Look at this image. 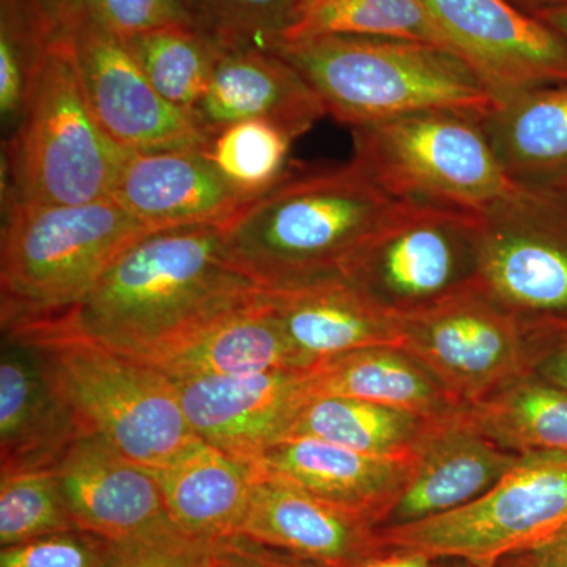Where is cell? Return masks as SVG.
<instances>
[{"label":"cell","instance_id":"cell-4","mask_svg":"<svg viewBox=\"0 0 567 567\" xmlns=\"http://www.w3.org/2000/svg\"><path fill=\"white\" fill-rule=\"evenodd\" d=\"M148 230L114 199L9 204L0 241L3 333L14 338L66 311Z\"/></svg>","mask_w":567,"mask_h":567},{"label":"cell","instance_id":"cell-3","mask_svg":"<svg viewBox=\"0 0 567 567\" xmlns=\"http://www.w3.org/2000/svg\"><path fill=\"white\" fill-rule=\"evenodd\" d=\"M268 50L289 62L350 128L429 111L483 121L502 104L454 52L417 41L322 35L276 41Z\"/></svg>","mask_w":567,"mask_h":567},{"label":"cell","instance_id":"cell-38","mask_svg":"<svg viewBox=\"0 0 567 567\" xmlns=\"http://www.w3.org/2000/svg\"><path fill=\"white\" fill-rule=\"evenodd\" d=\"M544 324H548L557 331L559 342L544 360V363L540 364V377L550 385L557 386L567 393V323Z\"/></svg>","mask_w":567,"mask_h":567},{"label":"cell","instance_id":"cell-25","mask_svg":"<svg viewBox=\"0 0 567 567\" xmlns=\"http://www.w3.org/2000/svg\"><path fill=\"white\" fill-rule=\"evenodd\" d=\"M309 390L312 399H358L424 417H445L465 406L415 357L391 346L317 361L309 369Z\"/></svg>","mask_w":567,"mask_h":567},{"label":"cell","instance_id":"cell-43","mask_svg":"<svg viewBox=\"0 0 567 567\" xmlns=\"http://www.w3.org/2000/svg\"><path fill=\"white\" fill-rule=\"evenodd\" d=\"M502 567H533L529 565L528 559L525 557L522 558H506L505 565Z\"/></svg>","mask_w":567,"mask_h":567},{"label":"cell","instance_id":"cell-34","mask_svg":"<svg viewBox=\"0 0 567 567\" xmlns=\"http://www.w3.org/2000/svg\"><path fill=\"white\" fill-rule=\"evenodd\" d=\"M213 543L182 532L167 518L141 535L112 543L103 567H213Z\"/></svg>","mask_w":567,"mask_h":567},{"label":"cell","instance_id":"cell-36","mask_svg":"<svg viewBox=\"0 0 567 567\" xmlns=\"http://www.w3.org/2000/svg\"><path fill=\"white\" fill-rule=\"evenodd\" d=\"M112 540L76 528L2 547L0 567H103Z\"/></svg>","mask_w":567,"mask_h":567},{"label":"cell","instance_id":"cell-5","mask_svg":"<svg viewBox=\"0 0 567 567\" xmlns=\"http://www.w3.org/2000/svg\"><path fill=\"white\" fill-rule=\"evenodd\" d=\"M130 148L92 111L73 41H47L20 126L7 151L9 204L76 205L111 199Z\"/></svg>","mask_w":567,"mask_h":567},{"label":"cell","instance_id":"cell-13","mask_svg":"<svg viewBox=\"0 0 567 567\" xmlns=\"http://www.w3.org/2000/svg\"><path fill=\"white\" fill-rule=\"evenodd\" d=\"M451 48L503 102L567 84V40L511 0H421Z\"/></svg>","mask_w":567,"mask_h":567},{"label":"cell","instance_id":"cell-27","mask_svg":"<svg viewBox=\"0 0 567 567\" xmlns=\"http://www.w3.org/2000/svg\"><path fill=\"white\" fill-rule=\"evenodd\" d=\"M436 420L358 399L319 398L301 410L289 436H311L368 456L413 457Z\"/></svg>","mask_w":567,"mask_h":567},{"label":"cell","instance_id":"cell-37","mask_svg":"<svg viewBox=\"0 0 567 567\" xmlns=\"http://www.w3.org/2000/svg\"><path fill=\"white\" fill-rule=\"evenodd\" d=\"M213 567H324L281 550L257 543L251 537L235 535L213 543Z\"/></svg>","mask_w":567,"mask_h":567},{"label":"cell","instance_id":"cell-18","mask_svg":"<svg viewBox=\"0 0 567 567\" xmlns=\"http://www.w3.org/2000/svg\"><path fill=\"white\" fill-rule=\"evenodd\" d=\"M194 115L213 136L233 123L268 121L300 137L327 110L305 78L276 52L223 39L210 84Z\"/></svg>","mask_w":567,"mask_h":567},{"label":"cell","instance_id":"cell-41","mask_svg":"<svg viewBox=\"0 0 567 567\" xmlns=\"http://www.w3.org/2000/svg\"><path fill=\"white\" fill-rule=\"evenodd\" d=\"M567 40V2L529 11Z\"/></svg>","mask_w":567,"mask_h":567},{"label":"cell","instance_id":"cell-35","mask_svg":"<svg viewBox=\"0 0 567 567\" xmlns=\"http://www.w3.org/2000/svg\"><path fill=\"white\" fill-rule=\"evenodd\" d=\"M221 39L270 48L292 24L297 0H189Z\"/></svg>","mask_w":567,"mask_h":567},{"label":"cell","instance_id":"cell-19","mask_svg":"<svg viewBox=\"0 0 567 567\" xmlns=\"http://www.w3.org/2000/svg\"><path fill=\"white\" fill-rule=\"evenodd\" d=\"M324 567H358L383 554L379 528L257 470L240 533Z\"/></svg>","mask_w":567,"mask_h":567},{"label":"cell","instance_id":"cell-30","mask_svg":"<svg viewBox=\"0 0 567 567\" xmlns=\"http://www.w3.org/2000/svg\"><path fill=\"white\" fill-rule=\"evenodd\" d=\"M123 41L156 92L194 114L210 84L221 37L199 25H171Z\"/></svg>","mask_w":567,"mask_h":567},{"label":"cell","instance_id":"cell-10","mask_svg":"<svg viewBox=\"0 0 567 567\" xmlns=\"http://www.w3.org/2000/svg\"><path fill=\"white\" fill-rule=\"evenodd\" d=\"M481 218L483 289L517 317L567 323V193L520 186Z\"/></svg>","mask_w":567,"mask_h":567},{"label":"cell","instance_id":"cell-17","mask_svg":"<svg viewBox=\"0 0 567 567\" xmlns=\"http://www.w3.org/2000/svg\"><path fill=\"white\" fill-rule=\"evenodd\" d=\"M52 472L78 528L112 543L169 518L151 470L92 432L78 439Z\"/></svg>","mask_w":567,"mask_h":567},{"label":"cell","instance_id":"cell-15","mask_svg":"<svg viewBox=\"0 0 567 567\" xmlns=\"http://www.w3.org/2000/svg\"><path fill=\"white\" fill-rule=\"evenodd\" d=\"M111 199L151 230L223 227L256 200L230 185L199 148L133 151Z\"/></svg>","mask_w":567,"mask_h":567},{"label":"cell","instance_id":"cell-44","mask_svg":"<svg viewBox=\"0 0 567 567\" xmlns=\"http://www.w3.org/2000/svg\"><path fill=\"white\" fill-rule=\"evenodd\" d=\"M554 188H559V189H563V192H566V193H567V182H566V183H563V185L554 186Z\"/></svg>","mask_w":567,"mask_h":567},{"label":"cell","instance_id":"cell-12","mask_svg":"<svg viewBox=\"0 0 567 567\" xmlns=\"http://www.w3.org/2000/svg\"><path fill=\"white\" fill-rule=\"evenodd\" d=\"M92 111L112 140L136 152L210 145L213 134L193 112L163 99L121 37L92 21L66 28Z\"/></svg>","mask_w":567,"mask_h":567},{"label":"cell","instance_id":"cell-6","mask_svg":"<svg viewBox=\"0 0 567 567\" xmlns=\"http://www.w3.org/2000/svg\"><path fill=\"white\" fill-rule=\"evenodd\" d=\"M21 344L31 347L48 382L85 429L134 464L159 468L199 439L186 421L174 380L152 365L78 339Z\"/></svg>","mask_w":567,"mask_h":567},{"label":"cell","instance_id":"cell-45","mask_svg":"<svg viewBox=\"0 0 567 567\" xmlns=\"http://www.w3.org/2000/svg\"><path fill=\"white\" fill-rule=\"evenodd\" d=\"M462 567H473V566L466 565V563H462Z\"/></svg>","mask_w":567,"mask_h":567},{"label":"cell","instance_id":"cell-28","mask_svg":"<svg viewBox=\"0 0 567 567\" xmlns=\"http://www.w3.org/2000/svg\"><path fill=\"white\" fill-rule=\"evenodd\" d=\"M466 416L488 439L513 453L567 454V393L543 379H525L502 388Z\"/></svg>","mask_w":567,"mask_h":567},{"label":"cell","instance_id":"cell-14","mask_svg":"<svg viewBox=\"0 0 567 567\" xmlns=\"http://www.w3.org/2000/svg\"><path fill=\"white\" fill-rule=\"evenodd\" d=\"M309 369L210 377L175 386L194 434L254 464L290 435L301 410L312 401Z\"/></svg>","mask_w":567,"mask_h":567},{"label":"cell","instance_id":"cell-33","mask_svg":"<svg viewBox=\"0 0 567 567\" xmlns=\"http://www.w3.org/2000/svg\"><path fill=\"white\" fill-rule=\"evenodd\" d=\"M52 9L47 22L54 31L92 21L122 40L171 25H199L183 0H55Z\"/></svg>","mask_w":567,"mask_h":567},{"label":"cell","instance_id":"cell-8","mask_svg":"<svg viewBox=\"0 0 567 567\" xmlns=\"http://www.w3.org/2000/svg\"><path fill=\"white\" fill-rule=\"evenodd\" d=\"M567 524V454L525 453L473 502L412 524L379 528L385 550L495 567Z\"/></svg>","mask_w":567,"mask_h":567},{"label":"cell","instance_id":"cell-2","mask_svg":"<svg viewBox=\"0 0 567 567\" xmlns=\"http://www.w3.org/2000/svg\"><path fill=\"white\" fill-rule=\"evenodd\" d=\"M402 200L352 159L284 178L223 226L224 248L264 289L341 276Z\"/></svg>","mask_w":567,"mask_h":567},{"label":"cell","instance_id":"cell-20","mask_svg":"<svg viewBox=\"0 0 567 567\" xmlns=\"http://www.w3.org/2000/svg\"><path fill=\"white\" fill-rule=\"evenodd\" d=\"M413 457H377L311 436H289L254 462L264 475L382 527L402 491Z\"/></svg>","mask_w":567,"mask_h":567},{"label":"cell","instance_id":"cell-31","mask_svg":"<svg viewBox=\"0 0 567 567\" xmlns=\"http://www.w3.org/2000/svg\"><path fill=\"white\" fill-rule=\"evenodd\" d=\"M295 140L298 137L278 123L246 121L219 130L205 152L230 185L259 199L286 178Z\"/></svg>","mask_w":567,"mask_h":567},{"label":"cell","instance_id":"cell-11","mask_svg":"<svg viewBox=\"0 0 567 567\" xmlns=\"http://www.w3.org/2000/svg\"><path fill=\"white\" fill-rule=\"evenodd\" d=\"M401 316L402 349L461 404H477L524 377L520 320L481 282Z\"/></svg>","mask_w":567,"mask_h":567},{"label":"cell","instance_id":"cell-29","mask_svg":"<svg viewBox=\"0 0 567 567\" xmlns=\"http://www.w3.org/2000/svg\"><path fill=\"white\" fill-rule=\"evenodd\" d=\"M322 35L410 40L454 52L421 0H297L292 24L278 41Z\"/></svg>","mask_w":567,"mask_h":567},{"label":"cell","instance_id":"cell-42","mask_svg":"<svg viewBox=\"0 0 567 567\" xmlns=\"http://www.w3.org/2000/svg\"><path fill=\"white\" fill-rule=\"evenodd\" d=\"M516 3L520 9L533 11L537 9H544V7L558 6V3H565L567 0H511Z\"/></svg>","mask_w":567,"mask_h":567},{"label":"cell","instance_id":"cell-1","mask_svg":"<svg viewBox=\"0 0 567 567\" xmlns=\"http://www.w3.org/2000/svg\"><path fill=\"white\" fill-rule=\"evenodd\" d=\"M262 292L227 256L221 226L148 230L71 308L7 339H78L142 357L246 308Z\"/></svg>","mask_w":567,"mask_h":567},{"label":"cell","instance_id":"cell-23","mask_svg":"<svg viewBox=\"0 0 567 567\" xmlns=\"http://www.w3.org/2000/svg\"><path fill=\"white\" fill-rule=\"evenodd\" d=\"M174 382L210 377L301 371L317 361L298 352L262 295L218 322L155 352L132 357Z\"/></svg>","mask_w":567,"mask_h":567},{"label":"cell","instance_id":"cell-32","mask_svg":"<svg viewBox=\"0 0 567 567\" xmlns=\"http://www.w3.org/2000/svg\"><path fill=\"white\" fill-rule=\"evenodd\" d=\"M0 477V546L78 528L52 470Z\"/></svg>","mask_w":567,"mask_h":567},{"label":"cell","instance_id":"cell-21","mask_svg":"<svg viewBox=\"0 0 567 567\" xmlns=\"http://www.w3.org/2000/svg\"><path fill=\"white\" fill-rule=\"evenodd\" d=\"M265 298L295 349L311 360L365 347L404 346L401 312L342 276L265 289Z\"/></svg>","mask_w":567,"mask_h":567},{"label":"cell","instance_id":"cell-24","mask_svg":"<svg viewBox=\"0 0 567 567\" xmlns=\"http://www.w3.org/2000/svg\"><path fill=\"white\" fill-rule=\"evenodd\" d=\"M151 472L175 527L210 540L240 533L257 477L251 462L197 439L173 461Z\"/></svg>","mask_w":567,"mask_h":567},{"label":"cell","instance_id":"cell-9","mask_svg":"<svg viewBox=\"0 0 567 567\" xmlns=\"http://www.w3.org/2000/svg\"><path fill=\"white\" fill-rule=\"evenodd\" d=\"M481 213L402 200L341 276L395 312L480 284Z\"/></svg>","mask_w":567,"mask_h":567},{"label":"cell","instance_id":"cell-39","mask_svg":"<svg viewBox=\"0 0 567 567\" xmlns=\"http://www.w3.org/2000/svg\"><path fill=\"white\" fill-rule=\"evenodd\" d=\"M522 555L533 567H567V524L539 546Z\"/></svg>","mask_w":567,"mask_h":567},{"label":"cell","instance_id":"cell-40","mask_svg":"<svg viewBox=\"0 0 567 567\" xmlns=\"http://www.w3.org/2000/svg\"><path fill=\"white\" fill-rule=\"evenodd\" d=\"M358 567H445L440 566L435 558L409 550H386L368 559ZM462 567V566H457Z\"/></svg>","mask_w":567,"mask_h":567},{"label":"cell","instance_id":"cell-22","mask_svg":"<svg viewBox=\"0 0 567 567\" xmlns=\"http://www.w3.org/2000/svg\"><path fill=\"white\" fill-rule=\"evenodd\" d=\"M85 434L31 347L7 339L0 361V476L52 470Z\"/></svg>","mask_w":567,"mask_h":567},{"label":"cell","instance_id":"cell-26","mask_svg":"<svg viewBox=\"0 0 567 567\" xmlns=\"http://www.w3.org/2000/svg\"><path fill=\"white\" fill-rule=\"evenodd\" d=\"M481 125L517 185L554 188L567 182V84L503 100Z\"/></svg>","mask_w":567,"mask_h":567},{"label":"cell","instance_id":"cell-16","mask_svg":"<svg viewBox=\"0 0 567 567\" xmlns=\"http://www.w3.org/2000/svg\"><path fill=\"white\" fill-rule=\"evenodd\" d=\"M465 406L429 429L413 454L404 491L380 528L440 516L473 502L522 456L483 434Z\"/></svg>","mask_w":567,"mask_h":567},{"label":"cell","instance_id":"cell-7","mask_svg":"<svg viewBox=\"0 0 567 567\" xmlns=\"http://www.w3.org/2000/svg\"><path fill=\"white\" fill-rule=\"evenodd\" d=\"M354 155L398 199L484 213L520 189L480 118L429 111L352 128Z\"/></svg>","mask_w":567,"mask_h":567}]
</instances>
